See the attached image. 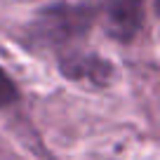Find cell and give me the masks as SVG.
Listing matches in <instances>:
<instances>
[{
  "label": "cell",
  "instance_id": "cell-3",
  "mask_svg": "<svg viewBox=\"0 0 160 160\" xmlns=\"http://www.w3.org/2000/svg\"><path fill=\"white\" fill-rule=\"evenodd\" d=\"M61 71H64V75H68V78H92V80H104L106 75H108V64L101 59H97V57H71V59H66L64 64H61Z\"/></svg>",
  "mask_w": 160,
  "mask_h": 160
},
{
  "label": "cell",
  "instance_id": "cell-2",
  "mask_svg": "<svg viewBox=\"0 0 160 160\" xmlns=\"http://www.w3.org/2000/svg\"><path fill=\"white\" fill-rule=\"evenodd\" d=\"M146 0H108L106 31L118 42H132L144 26Z\"/></svg>",
  "mask_w": 160,
  "mask_h": 160
},
{
  "label": "cell",
  "instance_id": "cell-1",
  "mask_svg": "<svg viewBox=\"0 0 160 160\" xmlns=\"http://www.w3.org/2000/svg\"><path fill=\"white\" fill-rule=\"evenodd\" d=\"M97 10L92 5H52L38 14L31 26V40L45 47H64L87 35L94 24Z\"/></svg>",
  "mask_w": 160,
  "mask_h": 160
},
{
  "label": "cell",
  "instance_id": "cell-4",
  "mask_svg": "<svg viewBox=\"0 0 160 160\" xmlns=\"http://www.w3.org/2000/svg\"><path fill=\"white\" fill-rule=\"evenodd\" d=\"M17 99H19V90H17L14 80H12L5 71L0 68V108L12 106Z\"/></svg>",
  "mask_w": 160,
  "mask_h": 160
}]
</instances>
